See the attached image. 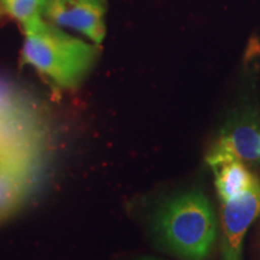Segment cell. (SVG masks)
I'll list each match as a JSON object with an SVG mask.
<instances>
[{
  "mask_svg": "<svg viewBox=\"0 0 260 260\" xmlns=\"http://www.w3.org/2000/svg\"><path fill=\"white\" fill-rule=\"evenodd\" d=\"M22 58L58 87H79L95 63L98 45L73 37L42 16L22 24Z\"/></svg>",
  "mask_w": 260,
  "mask_h": 260,
  "instance_id": "6da1fadb",
  "label": "cell"
},
{
  "mask_svg": "<svg viewBox=\"0 0 260 260\" xmlns=\"http://www.w3.org/2000/svg\"><path fill=\"white\" fill-rule=\"evenodd\" d=\"M154 224L162 242L182 259L205 260L212 251L216 218L201 191H188L162 204Z\"/></svg>",
  "mask_w": 260,
  "mask_h": 260,
  "instance_id": "7a4b0ae2",
  "label": "cell"
},
{
  "mask_svg": "<svg viewBox=\"0 0 260 260\" xmlns=\"http://www.w3.org/2000/svg\"><path fill=\"white\" fill-rule=\"evenodd\" d=\"M42 135V121L32 100L0 77V154L39 155Z\"/></svg>",
  "mask_w": 260,
  "mask_h": 260,
  "instance_id": "3957f363",
  "label": "cell"
},
{
  "mask_svg": "<svg viewBox=\"0 0 260 260\" xmlns=\"http://www.w3.org/2000/svg\"><path fill=\"white\" fill-rule=\"evenodd\" d=\"M107 0H46L42 17L99 46L106 37Z\"/></svg>",
  "mask_w": 260,
  "mask_h": 260,
  "instance_id": "277c9868",
  "label": "cell"
},
{
  "mask_svg": "<svg viewBox=\"0 0 260 260\" xmlns=\"http://www.w3.org/2000/svg\"><path fill=\"white\" fill-rule=\"evenodd\" d=\"M259 216V181L242 194L224 201L222 211V260H242L246 233Z\"/></svg>",
  "mask_w": 260,
  "mask_h": 260,
  "instance_id": "5b68a950",
  "label": "cell"
},
{
  "mask_svg": "<svg viewBox=\"0 0 260 260\" xmlns=\"http://www.w3.org/2000/svg\"><path fill=\"white\" fill-rule=\"evenodd\" d=\"M38 159L0 154V223L24 205L32 188Z\"/></svg>",
  "mask_w": 260,
  "mask_h": 260,
  "instance_id": "8992f818",
  "label": "cell"
},
{
  "mask_svg": "<svg viewBox=\"0 0 260 260\" xmlns=\"http://www.w3.org/2000/svg\"><path fill=\"white\" fill-rule=\"evenodd\" d=\"M211 168L226 160H260V134L254 124H239L223 130L206 158Z\"/></svg>",
  "mask_w": 260,
  "mask_h": 260,
  "instance_id": "52a82bcc",
  "label": "cell"
},
{
  "mask_svg": "<svg viewBox=\"0 0 260 260\" xmlns=\"http://www.w3.org/2000/svg\"><path fill=\"white\" fill-rule=\"evenodd\" d=\"M212 170L217 191L223 203L248 190L258 181L241 160L222 161L213 165Z\"/></svg>",
  "mask_w": 260,
  "mask_h": 260,
  "instance_id": "ba28073f",
  "label": "cell"
},
{
  "mask_svg": "<svg viewBox=\"0 0 260 260\" xmlns=\"http://www.w3.org/2000/svg\"><path fill=\"white\" fill-rule=\"evenodd\" d=\"M46 0H0V8L21 24L42 16Z\"/></svg>",
  "mask_w": 260,
  "mask_h": 260,
  "instance_id": "9c48e42d",
  "label": "cell"
},
{
  "mask_svg": "<svg viewBox=\"0 0 260 260\" xmlns=\"http://www.w3.org/2000/svg\"><path fill=\"white\" fill-rule=\"evenodd\" d=\"M3 15H4V11H3V9L2 8H0V17H2V16Z\"/></svg>",
  "mask_w": 260,
  "mask_h": 260,
  "instance_id": "30bf717a",
  "label": "cell"
},
{
  "mask_svg": "<svg viewBox=\"0 0 260 260\" xmlns=\"http://www.w3.org/2000/svg\"><path fill=\"white\" fill-rule=\"evenodd\" d=\"M141 260H158V259H152V258H145V259H141Z\"/></svg>",
  "mask_w": 260,
  "mask_h": 260,
  "instance_id": "8fae6325",
  "label": "cell"
}]
</instances>
